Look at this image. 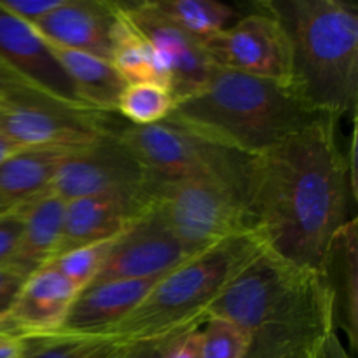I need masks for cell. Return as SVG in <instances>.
Returning <instances> with one entry per match:
<instances>
[{"label":"cell","instance_id":"obj_1","mask_svg":"<svg viewBox=\"0 0 358 358\" xmlns=\"http://www.w3.org/2000/svg\"><path fill=\"white\" fill-rule=\"evenodd\" d=\"M336 124L338 119L324 115L247 157L243 170L248 222L266 250L320 273L357 199V140L353 135L345 154Z\"/></svg>","mask_w":358,"mask_h":358},{"label":"cell","instance_id":"obj_2","mask_svg":"<svg viewBox=\"0 0 358 358\" xmlns=\"http://www.w3.org/2000/svg\"><path fill=\"white\" fill-rule=\"evenodd\" d=\"M206 318L245 329L250 334L247 358H275L322 345L338 331L325 273L299 268L266 248L210 304Z\"/></svg>","mask_w":358,"mask_h":358},{"label":"cell","instance_id":"obj_3","mask_svg":"<svg viewBox=\"0 0 358 358\" xmlns=\"http://www.w3.org/2000/svg\"><path fill=\"white\" fill-rule=\"evenodd\" d=\"M318 114L289 80L213 65L199 90L173 103L168 121L231 152L254 157L285 142Z\"/></svg>","mask_w":358,"mask_h":358},{"label":"cell","instance_id":"obj_4","mask_svg":"<svg viewBox=\"0 0 358 358\" xmlns=\"http://www.w3.org/2000/svg\"><path fill=\"white\" fill-rule=\"evenodd\" d=\"M282 24L292 83L329 117L353 114L358 101V9L345 0H266L257 3Z\"/></svg>","mask_w":358,"mask_h":358},{"label":"cell","instance_id":"obj_5","mask_svg":"<svg viewBox=\"0 0 358 358\" xmlns=\"http://www.w3.org/2000/svg\"><path fill=\"white\" fill-rule=\"evenodd\" d=\"M262 250L254 231L220 241L157 280L142 303L101 336L128 343L199 327L210 304Z\"/></svg>","mask_w":358,"mask_h":358},{"label":"cell","instance_id":"obj_6","mask_svg":"<svg viewBox=\"0 0 358 358\" xmlns=\"http://www.w3.org/2000/svg\"><path fill=\"white\" fill-rule=\"evenodd\" d=\"M149 206L194 255L252 231L243 191L220 178L152 177Z\"/></svg>","mask_w":358,"mask_h":358},{"label":"cell","instance_id":"obj_7","mask_svg":"<svg viewBox=\"0 0 358 358\" xmlns=\"http://www.w3.org/2000/svg\"><path fill=\"white\" fill-rule=\"evenodd\" d=\"M110 133L154 178L212 177L243 191L247 156L231 152L173 121L135 126L112 122Z\"/></svg>","mask_w":358,"mask_h":358},{"label":"cell","instance_id":"obj_8","mask_svg":"<svg viewBox=\"0 0 358 358\" xmlns=\"http://www.w3.org/2000/svg\"><path fill=\"white\" fill-rule=\"evenodd\" d=\"M110 115L73 107L24 84L0 93V136L21 147H87L110 133Z\"/></svg>","mask_w":358,"mask_h":358},{"label":"cell","instance_id":"obj_9","mask_svg":"<svg viewBox=\"0 0 358 358\" xmlns=\"http://www.w3.org/2000/svg\"><path fill=\"white\" fill-rule=\"evenodd\" d=\"M150 182L152 175L108 133L66 157L44 192L69 203L90 196L145 192Z\"/></svg>","mask_w":358,"mask_h":358},{"label":"cell","instance_id":"obj_10","mask_svg":"<svg viewBox=\"0 0 358 358\" xmlns=\"http://www.w3.org/2000/svg\"><path fill=\"white\" fill-rule=\"evenodd\" d=\"M210 62L220 69L292 83L290 48L282 24L259 7L203 42Z\"/></svg>","mask_w":358,"mask_h":358},{"label":"cell","instance_id":"obj_11","mask_svg":"<svg viewBox=\"0 0 358 358\" xmlns=\"http://www.w3.org/2000/svg\"><path fill=\"white\" fill-rule=\"evenodd\" d=\"M198 255V254H196ZM194 257L149 205L112 241L93 283L107 280H145L168 275Z\"/></svg>","mask_w":358,"mask_h":358},{"label":"cell","instance_id":"obj_12","mask_svg":"<svg viewBox=\"0 0 358 358\" xmlns=\"http://www.w3.org/2000/svg\"><path fill=\"white\" fill-rule=\"evenodd\" d=\"M122 14L131 27L156 51L170 77V93L173 100H182L205 84L213 63L210 62L201 41L194 38L171 23L150 2L121 3Z\"/></svg>","mask_w":358,"mask_h":358},{"label":"cell","instance_id":"obj_13","mask_svg":"<svg viewBox=\"0 0 358 358\" xmlns=\"http://www.w3.org/2000/svg\"><path fill=\"white\" fill-rule=\"evenodd\" d=\"M0 66L24 86L73 107L87 108L41 35L3 10H0Z\"/></svg>","mask_w":358,"mask_h":358},{"label":"cell","instance_id":"obj_14","mask_svg":"<svg viewBox=\"0 0 358 358\" xmlns=\"http://www.w3.org/2000/svg\"><path fill=\"white\" fill-rule=\"evenodd\" d=\"M115 21L117 2L62 0L55 10L28 24L48 41L110 62Z\"/></svg>","mask_w":358,"mask_h":358},{"label":"cell","instance_id":"obj_15","mask_svg":"<svg viewBox=\"0 0 358 358\" xmlns=\"http://www.w3.org/2000/svg\"><path fill=\"white\" fill-rule=\"evenodd\" d=\"M147 205L149 189L145 192H117L69 201L55 259L73 248L119 236Z\"/></svg>","mask_w":358,"mask_h":358},{"label":"cell","instance_id":"obj_16","mask_svg":"<svg viewBox=\"0 0 358 358\" xmlns=\"http://www.w3.org/2000/svg\"><path fill=\"white\" fill-rule=\"evenodd\" d=\"M159 278L107 280L90 283L77 294L62 327L56 332L101 336L128 317Z\"/></svg>","mask_w":358,"mask_h":358},{"label":"cell","instance_id":"obj_17","mask_svg":"<svg viewBox=\"0 0 358 358\" xmlns=\"http://www.w3.org/2000/svg\"><path fill=\"white\" fill-rule=\"evenodd\" d=\"M79 292L66 276L48 264L24 280L7 315L23 338L52 334L62 327Z\"/></svg>","mask_w":358,"mask_h":358},{"label":"cell","instance_id":"obj_18","mask_svg":"<svg viewBox=\"0 0 358 358\" xmlns=\"http://www.w3.org/2000/svg\"><path fill=\"white\" fill-rule=\"evenodd\" d=\"M23 233L9 266L30 276L55 259L63 234L66 203L49 192L20 205Z\"/></svg>","mask_w":358,"mask_h":358},{"label":"cell","instance_id":"obj_19","mask_svg":"<svg viewBox=\"0 0 358 358\" xmlns=\"http://www.w3.org/2000/svg\"><path fill=\"white\" fill-rule=\"evenodd\" d=\"M42 41L73 84L84 107L105 114H115V105L128 83L114 65L100 56L65 48L44 37Z\"/></svg>","mask_w":358,"mask_h":358},{"label":"cell","instance_id":"obj_20","mask_svg":"<svg viewBox=\"0 0 358 358\" xmlns=\"http://www.w3.org/2000/svg\"><path fill=\"white\" fill-rule=\"evenodd\" d=\"M358 233L352 217L336 236L325 264V276L336 304V325L345 331L352 350L358 346Z\"/></svg>","mask_w":358,"mask_h":358},{"label":"cell","instance_id":"obj_21","mask_svg":"<svg viewBox=\"0 0 358 358\" xmlns=\"http://www.w3.org/2000/svg\"><path fill=\"white\" fill-rule=\"evenodd\" d=\"M77 149L83 147H23L0 163V194L17 206L42 194Z\"/></svg>","mask_w":358,"mask_h":358},{"label":"cell","instance_id":"obj_22","mask_svg":"<svg viewBox=\"0 0 358 358\" xmlns=\"http://www.w3.org/2000/svg\"><path fill=\"white\" fill-rule=\"evenodd\" d=\"M110 63L128 84L156 83L170 90V77L156 51L131 27L117 2V21L112 31Z\"/></svg>","mask_w":358,"mask_h":358},{"label":"cell","instance_id":"obj_23","mask_svg":"<svg viewBox=\"0 0 358 358\" xmlns=\"http://www.w3.org/2000/svg\"><path fill=\"white\" fill-rule=\"evenodd\" d=\"M171 23L205 42L236 21V10L217 0H152Z\"/></svg>","mask_w":358,"mask_h":358},{"label":"cell","instance_id":"obj_24","mask_svg":"<svg viewBox=\"0 0 358 358\" xmlns=\"http://www.w3.org/2000/svg\"><path fill=\"white\" fill-rule=\"evenodd\" d=\"M121 346L107 336L55 332L24 338V358H115Z\"/></svg>","mask_w":358,"mask_h":358},{"label":"cell","instance_id":"obj_25","mask_svg":"<svg viewBox=\"0 0 358 358\" xmlns=\"http://www.w3.org/2000/svg\"><path fill=\"white\" fill-rule=\"evenodd\" d=\"M173 103L168 87L156 83H131L122 90L115 114L122 115L129 124H156L170 115Z\"/></svg>","mask_w":358,"mask_h":358},{"label":"cell","instance_id":"obj_26","mask_svg":"<svg viewBox=\"0 0 358 358\" xmlns=\"http://www.w3.org/2000/svg\"><path fill=\"white\" fill-rule=\"evenodd\" d=\"M115 238L73 248V250H69L65 252V254L58 255L56 259H52L49 264L55 266V268L58 269L63 276H66L77 289L83 290L86 289L90 283L94 282V278H96L98 273H100L101 266H103L108 250H110L112 241H114Z\"/></svg>","mask_w":358,"mask_h":358},{"label":"cell","instance_id":"obj_27","mask_svg":"<svg viewBox=\"0 0 358 358\" xmlns=\"http://www.w3.org/2000/svg\"><path fill=\"white\" fill-rule=\"evenodd\" d=\"M250 334L222 318H206L201 325V358H247Z\"/></svg>","mask_w":358,"mask_h":358},{"label":"cell","instance_id":"obj_28","mask_svg":"<svg viewBox=\"0 0 358 358\" xmlns=\"http://www.w3.org/2000/svg\"><path fill=\"white\" fill-rule=\"evenodd\" d=\"M184 331H187V329H184ZM184 331L170 332V334L157 336V338L122 343L121 352L115 358H166L175 339Z\"/></svg>","mask_w":358,"mask_h":358},{"label":"cell","instance_id":"obj_29","mask_svg":"<svg viewBox=\"0 0 358 358\" xmlns=\"http://www.w3.org/2000/svg\"><path fill=\"white\" fill-rule=\"evenodd\" d=\"M23 233V213L20 206L0 215V266H9Z\"/></svg>","mask_w":358,"mask_h":358},{"label":"cell","instance_id":"obj_30","mask_svg":"<svg viewBox=\"0 0 358 358\" xmlns=\"http://www.w3.org/2000/svg\"><path fill=\"white\" fill-rule=\"evenodd\" d=\"M59 3L62 0H0V10L24 23H34L55 10Z\"/></svg>","mask_w":358,"mask_h":358},{"label":"cell","instance_id":"obj_31","mask_svg":"<svg viewBox=\"0 0 358 358\" xmlns=\"http://www.w3.org/2000/svg\"><path fill=\"white\" fill-rule=\"evenodd\" d=\"M28 276L13 266H0V317H6L13 308L21 287Z\"/></svg>","mask_w":358,"mask_h":358},{"label":"cell","instance_id":"obj_32","mask_svg":"<svg viewBox=\"0 0 358 358\" xmlns=\"http://www.w3.org/2000/svg\"><path fill=\"white\" fill-rule=\"evenodd\" d=\"M166 358H201V325L182 332L171 345Z\"/></svg>","mask_w":358,"mask_h":358},{"label":"cell","instance_id":"obj_33","mask_svg":"<svg viewBox=\"0 0 358 358\" xmlns=\"http://www.w3.org/2000/svg\"><path fill=\"white\" fill-rule=\"evenodd\" d=\"M24 352V338L0 336V358H17Z\"/></svg>","mask_w":358,"mask_h":358},{"label":"cell","instance_id":"obj_34","mask_svg":"<svg viewBox=\"0 0 358 358\" xmlns=\"http://www.w3.org/2000/svg\"><path fill=\"white\" fill-rule=\"evenodd\" d=\"M324 358H352L345 350V346H343L341 339H339L338 336V331H334L327 339H325Z\"/></svg>","mask_w":358,"mask_h":358},{"label":"cell","instance_id":"obj_35","mask_svg":"<svg viewBox=\"0 0 358 358\" xmlns=\"http://www.w3.org/2000/svg\"><path fill=\"white\" fill-rule=\"evenodd\" d=\"M324 343L317 346H308V348L294 350V352L283 353V355H278L275 358H324Z\"/></svg>","mask_w":358,"mask_h":358},{"label":"cell","instance_id":"obj_36","mask_svg":"<svg viewBox=\"0 0 358 358\" xmlns=\"http://www.w3.org/2000/svg\"><path fill=\"white\" fill-rule=\"evenodd\" d=\"M20 149H23V147L10 142V140L3 138V136H0V163H2L3 159H7L9 156H13V154L17 152Z\"/></svg>","mask_w":358,"mask_h":358},{"label":"cell","instance_id":"obj_37","mask_svg":"<svg viewBox=\"0 0 358 358\" xmlns=\"http://www.w3.org/2000/svg\"><path fill=\"white\" fill-rule=\"evenodd\" d=\"M0 336H20V338H23V336L20 334V331L14 327L13 322H10L9 315L0 317Z\"/></svg>","mask_w":358,"mask_h":358},{"label":"cell","instance_id":"obj_38","mask_svg":"<svg viewBox=\"0 0 358 358\" xmlns=\"http://www.w3.org/2000/svg\"><path fill=\"white\" fill-rule=\"evenodd\" d=\"M16 84H21V83L16 79V77L10 76L7 70H3L2 66H0V93H2V91H6L7 87L16 86Z\"/></svg>","mask_w":358,"mask_h":358},{"label":"cell","instance_id":"obj_39","mask_svg":"<svg viewBox=\"0 0 358 358\" xmlns=\"http://www.w3.org/2000/svg\"><path fill=\"white\" fill-rule=\"evenodd\" d=\"M16 206L17 205H14V203H10L9 199H6L2 194H0V215H3V213L10 212V210L16 208Z\"/></svg>","mask_w":358,"mask_h":358},{"label":"cell","instance_id":"obj_40","mask_svg":"<svg viewBox=\"0 0 358 358\" xmlns=\"http://www.w3.org/2000/svg\"><path fill=\"white\" fill-rule=\"evenodd\" d=\"M17 358H24V352H23V355H20Z\"/></svg>","mask_w":358,"mask_h":358}]
</instances>
